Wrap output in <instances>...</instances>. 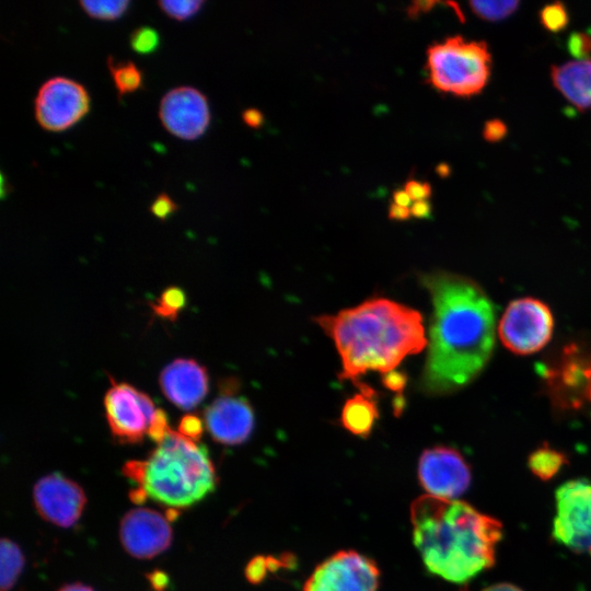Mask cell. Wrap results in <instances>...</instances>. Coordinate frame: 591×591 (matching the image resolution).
<instances>
[{
	"label": "cell",
	"mask_w": 591,
	"mask_h": 591,
	"mask_svg": "<svg viewBox=\"0 0 591 591\" xmlns=\"http://www.w3.org/2000/svg\"><path fill=\"white\" fill-rule=\"evenodd\" d=\"M432 302L427 361L421 387L430 395L450 394L475 380L495 347V311L474 280L448 271L424 275Z\"/></svg>",
	"instance_id": "1"
},
{
	"label": "cell",
	"mask_w": 591,
	"mask_h": 591,
	"mask_svg": "<svg viewBox=\"0 0 591 591\" xmlns=\"http://www.w3.org/2000/svg\"><path fill=\"white\" fill-rule=\"evenodd\" d=\"M413 540L426 568L465 583L496 563L502 524L465 501L424 495L410 508Z\"/></svg>",
	"instance_id": "2"
},
{
	"label": "cell",
	"mask_w": 591,
	"mask_h": 591,
	"mask_svg": "<svg viewBox=\"0 0 591 591\" xmlns=\"http://www.w3.org/2000/svg\"><path fill=\"white\" fill-rule=\"evenodd\" d=\"M315 321L336 345L341 379L355 380L369 371L391 372L427 343L420 313L383 298Z\"/></svg>",
	"instance_id": "3"
},
{
	"label": "cell",
	"mask_w": 591,
	"mask_h": 591,
	"mask_svg": "<svg viewBox=\"0 0 591 591\" xmlns=\"http://www.w3.org/2000/svg\"><path fill=\"white\" fill-rule=\"evenodd\" d=\"M144 462L143 488L150 498L169 508H189L217 487L207 448L172 429Z\"/></svg>",
	"instance_id": "4"
},
{
	"label": "cell",
	"mask_w": 591,
	"mask_h": 591,
	"mask_svg": "<svg viewBox=\"0 0 591 591\" xmlns=\"http://www.w3.org/2000/svg\"><path fill=\"white\" fill-rule=\"evenodd\" d=\"M491 56L482 40L451 36L427 50L429 81L439 91L457 96L478 94L490 74Z\"/></svg>",
	"instance_id": "5"
},
{
	"label": "cell",
	"mask_w": 591,
	"mask_h": 591,
	"mask_svg": "<svg viewBox=\"0 0 591 591\" xmlns=\"http://www.w3.org/2000/svg\"><path fill=\"white\" fill-rule=\"evenodd\" d=\"M540 372L556 409L569 413L591 407V340L564 344L542 362Z\"/></svg>",
	"instance_id": "6"
},
{
	"label": "cell",
	"mask_w": 591,
	"mask_h": 591,
	"mask_svg": "<svg viewBox=\"0 0 591 591\" xmlns=\"http://www.w3.org/2000/svg\"><path fill=\"white\" fill-rule=\"evenodd\" d=\"M554 329L549 306L536 298L511 301L498 326L503 346L517 355H531L547 345Z\"/></svg>",
	"instance_id": "7"
},
{
	"label": "cell",
	"mask_w": 591,
	"mask_h": 591,
	"mask_svg": "<svg viewBox=\"0 0 591 591\" xmlns=\"http://www.w3.org/2000/svg\"><path fill=\"white\" fill-rule=\"evenodd\" d=\"M553 538L578 554L591 556V480L571 479L555 493Z\"/></svg>",
	"instance_id": "8"
},
{
	"label": "cell",
	"mask_w": 591,
	"mask_h": 591,
	"mask_svg": "<svg viewBox=\"0 0 591 591\" xmlns=\"http://www.w3.org/2000/svg\"><path fill=\"white\" fill-rule=\"evenodd\" d=\"M378 565L355 551H339L321 563L304 583L303 591H376Z\"/></svg>",
	"instance_id": "9"
},
{
	"label": "cell",
	"mask_w": 591,
	"mask_h": 591,
	"mask_svg": "<svg viewBox=\"0 0 591 591\" xmlns=\"http://www.w3.org/2000/svg\"><path fill=\"white\" fill-rule=\"evenodd\" d=\"M90 109L85 88L65 77L47 80L35 99V118L48 131H63L81 120Z\"/></svg>",
	"instance_id": "10"
},
{
	"label": "cell",
	"mask_w": 591,
	"mask_h": 591,
	"mask_svg": "<svg viewBox=\"0 0 591 591\" xmlns=\"http://www.w3.org/2000/svg\"><path fill=\"white\" fill-rule=\"evenodd\" d=\"M104 406L114 438L120 443H139L148 432L155 408L152 399L127 383L112 381Z\"/></svg>",
	"instance_id": "11"
},
{
	"label": "cell",
	"mask_w": 591,
	"mask_h": 591,
	"mask_svg": "<svg viewBox=\"0 0 591 591\" xmlns=\"http://www.w3.org/2000/svg\"><path fill=\"white\" fill-rule=\"evenodd\" d=\"M418 478L428 495L453 499L468 489L472 472L457 450L439 445L426 449L421 453Z\"/></svg>",
	"instance_id": "12"
},
{
	"label": "cell",
	"mask_w": 591,
	"mask_h": 591,
	"mask_svg": "<svg viewBox=\"0 0 591 591\" xmlns=\"http://www.w3.org/2000/svg\"><path fill=\"white\" fill-rule=\"evenodd\" d=\"M33 501L44 520L60 528H70L80 519L86 496L74 480L60 473H51L34 485Z\"/></svg>",
	"instance_id": "13"
},
{
	"label": "cell",
	"mask_w": 591,
	"mask_h": 591,
	"mask_svg": "<svg viewBox=\"0 0 591 591\" xmlns=\"http://www.w3.org/2000/svg\"><path fill=\"white\" fill-rule=\"evenodd\" d=\"M172 537L169 520L153 509H132L120 520L121 545L135 558L149 559L163 553L170 547Z\"/></svg>",
	"instance_id": "14"
},
{
	"label": "cell",
	"mask_w": 591,
	"mask_h": 591,
	"mask_svg": "<svg viewBox=\"0 0 591 591\" xmlns=\"http://www.w3.org/2000/svg\"><path fill=\"white\" fill-rule=\"evenodd\" d=\"M159 117L164 128L173 136L194 140L206 131L210 112L207 99L199 90L178 86L162 97Z\"/></svg>",
	"instance_id": "15"
},
{
	"label": "cell",
	"mask_w": 591,
	"mask_h": 591,
	"mask_svg": "<svg viewBox=\"0 0 591 591\" xmlns=\"http://www.w3.org/2000/svg\"><path fill=\"white\" fill-rule=\"evenodd\" d=\"M222 395L205 410L206 427L216 442L236 445L248 439L254 427V414L250 403L232 394L234 384L227 381Z\"/></svg>",
	"instance_id": "16"
},
{
	"label": "cell",
	"mask_w": 591,
	"mask_h": 591,
	"mask_svg": "<svg viewBox=\"0 0 591 591\" xmlns=\"http://www.w3.org/2000/svg\"><path fill=\"white\" fill-rule=\"evenodd\" d=\"M165 397L182 409L196 407L208 393V373L192 359H176L167 364L159 378Z\"/></svg>",
	"instance_id": "17"
},
{
	"label": "cell",
	"mask_w": 591,
	"mask_h": 591,
	"mask_svg": "<svg viewBox=\"0 0 591 591\" xmlns=\"http://www.w3.org/2000/svg\"><path fill=\"white\" fill-rule=\"evenodd\" d=\"M555 88L578 109L591 107V59L552 67Z\"/></svg>",
	"instance_id": "18"
},
{
	"label": "cell",
	"mask_w": 591,
	"mask_h": 591,
	"mask_svg": "<svg viewBox=\"0 0 591 591\" xmlns=\"http://www.w3.org/2000/svg\"><path fill=\"white\" fill-rule=\"evenodd\" d=\"M358 385L359 392L346 401L340 420L352 434L368 438L379 418L376 393L367 384Z\"/></svg>",
	"instance_id": "19"
},
{
	"label": "cell",
	"mask_w": 591,
	"mask_h": 591,
	"mask_svg": "<svg viewBox=\"0 0 591 591\" xmlns=\"http://www.w3.org/2000/svg\"><path fill=\"white\" fill-rule=\"evenodd\" d=\"M568 463L569 460L566 453L546 442L533 450L528 456L529 470L543 482L554 478Z\"/></svg>",
	"instance_id": "20"
},
{
	"label": "cell",
	"mask_w": 591,
	"mask_h": 591,
	"mask_svg": "<svg viewBox=\"0 0 591 591\" xmlns=\"http://www.w3.org/2000/svg\"><path fill=\"white\" fill-rule=\"evenodd\" d=\"M0 589L1 591H9L13 588L24 568L25 557L15 542L3 537L0 541Z\"/></svg>",
	"instance_id": "21"
},
{
	"label": "cell",
	"mask_w": 591,
	"mask_h": 591,
	"mask_svg": "<svg viewBox=\"0 0 591 591\" xmlns=\"http://www.w3.org/2000/svg\"><path fill=\"white\" fill-rule=\"evenodd\" d=\"M107 66L119 96L132 93L142 86V72L132 61L108 57Z\"/></svg>",
	"instance_id": "22"
},
{
	"label": "cell",
	"mask_w": 591,
	"mask_h": 591,
	"mask_svg": "<svg viewBox=\"0 0 591 591\" xmlns=\"http://www.w3.org/2000/svg\"><path fill=\"white\" fill-rule=\"evenodd\" d=\"M129 3L127 0L80 1V5L89 16L105 21H113L120 18L126 12Z\"/></svg>",
	"instance_id": "23"
},
{
	"label": "cell",
	"mask_w": 591,
	"mask_h": 591,
	"mask_svg": "<svg viewBox=\"0 0 591 591\" xmlns=\"http://www.w3.org/2000/svg\"><path fill=\"white\" fill-rule=\"evenodd\" d=\"M185 303L184 291L177 287H170L162 292L154 303H151V308L157 315L174 321Z\"/></svg>",
	"instance_id": "24"
},
{
	"label": "cell",
	"mask_w": 591,
	"mask_h": 591,
	"mask_svg": "<svg viewBox=\"0 0 591 591\" xmlns=\"http://www.w3.org/2000/svg\"><path fill=\"white\" fill-rule=\"evenodd\" d=\"M519 5L518 1H471L472 11L480 19L499 21L513 13Z\"/></svg>",
	"instance_id": "25"
},
{
	"label": "cell",
	"mask_w": 591,
	"mask_h": 591,
	"mask_svg": "<svg viewBox=\"0 0 591 591\" xmlns=\"http://www.w3.org/2000/svg\"><path fill=\"white\" fill-rule=\"evenodd\" d=\"M129 43L134 51L147 55L154 53L158 49L160 36L154 28L150 26H140L131 32Z\"/></svg>",
	"instance_id": "26"
},
{
	"label": "cell",
	"mask_w": 591,
	"mask_h": 591,
	"mask_svg": "<svg viewBox=\"0 0 591 591\" xmlns=\"http://www.w3.org/2000/svg\"><path fill=\"white\" fill-rule=\"evenodd\" d=\"M204 1L200 0H163L159 1L160 9L170 18L177 21H184L195 15L202 7Z\"/></svg>",
	"instance_id": "27"
},
{
	"label": "cell",
	"mask_w": 591,
	"mask_h": 591,
	"mask_svg": "<svg viewBox=\"0 0 591 591\" xmlns=\"http://www.w3.org/2000/svg\"><path fill=\"white\" fill-rule=\"evenodd\" d=\"M540 20L546 30L551 32H559L567 26L569 15L564 3L554 2L545 5L540 11Z\"/></svg>",
	"instance_id": "28"
},
{
	"label": "cell",
	"mask_w": 591,
	"mask_h": 591,
	"mask_svg": "<svg viewBox=\"0 0 591 591\" xmlns=\"http://www.w3.org/2000/svg\"><path fill=\"white\" fill-rule=\"evenodd\" d=\"M567 47L569 53L579 60L589 59L591 55V36L583 32L570 34Z\"/></svg>",
	"instance_id": "29"
},
{
	"label": "cell",
	"mask_w": 591,
	"mask_h": 591,
	"mask_svg": "<svg viewBox=\"0 0 591 591\" xmlns=\"http://www.w3.org/2000/svg\"><path fill=\"white\" fill-rule=\"evenodd\" d=\"M178 433L188 440L198 442L202 434L201 419L197 415L186 414L178 424Z\"/></svg>",
	"instance_id": "30"
},
{
	"label": "cell",
	"mask_w": 591,
	"mask_h": 591,
	"mask_svg": "<svg viewBox=\"0 0 591 591\" xmlns=\"http://www.w3.org/2000/svg\"><path fill=\"white\" fill-rule=\"evenodd\" d=\"M170 430L171 428L169 426L165 412L161 408H158L150 422L147 434L149 436V438H151V440L159 444L163 441Z\"/></svg>",
	"instance_id": "31"
},
{
	"label": "cell",
	"mask_w": 591,
	"mask_h": 591,
	"mask_svg": "<svg viewBox=\"0 0 591 591\" xmlns=\"http://www.w3.org/2000/svg\"><path fill=\"white\" fill-rule=\"evenodd\" d=\"M175 201L166 194H159L150 206L151 213L160 220L167 219L177 210Z\"/></svg>",
	"instance_id": "32"
},
{
	"label": "cell",
	"mask_w": 591,
	"mask_h": 591,
	"mask_svg": "<svg viewBox=\"0 0 591 591\" xmlns=\"http://www.w3.org/2000/svg\"><path fill=\"white\" fill-rule=\"evenodd\" d=\"M146 474V462L139 460H131L124 464L123 475L139 487H143Z\"/></svg>",
	"instance_id": "33"
},
{
	"label": "cell",
	"mask_w": 591,
	"mask_h": 591,
	"mask_svg": "<svg viewBox=\"0 0 591 591\" xmlns=\"http://www.w3.org/2000/svg\"><path fill=\"white\" fill-rule=\"evenodd\" d=\"M267 571L266 558L257 556L253 558L245 568V577L252 583L263 580Z\"/></svg>",
	"instance_id": "34"
},
{
	"label": "cell",
	"mask_w": 591,
	"mask_h": 591,
	"mask_svg": "<svg viewBox=\"0 0 591 591\" xmlns=\"http://www.w3.org/2000/svg\"><path fill=\"white\" fill-rule=\"evenodd\" d=\"M507 126L500 119L488 120L483 129V137L485 140L496 142L501 140L507 135Z\"/></svg>",
	"instance_id": "35"
},
{
	"label": "cell",
	"mask_w": 591,
	"mask_h": 591,
	"mask_svg": "<svg viewBox=\"0 0 591 591\" xmlns=\"http://www.w3.org/2000/svg\"><path fill=\"white\" fill-rule=\"evenodd\" d=\"M413 201L426 200L431 196V186L427 182L409 179L404 188Z\"/></svg>",
	"instance_id": "36"
},
{
	"label": "cell",
	"mask_w": 591,
	"mask_h": 591,
	"mask_svg": "<svg viewBox=\"0 0 591 591\" xmlns=\"http://www.w3.org/2000/svg\"><path fill=\"white\" fill-rule=\"evenodd\" d=\"M146 578L154 591H165L169 588L170 577L161 569H154L146 573Z\"/></svg>",
	"instance_id": "37"
},
{
	"label": "cell",
	"mask_w": 591,
	"mask_h": 591,
	"mask_svg": "<svg viewBox=\"0 0 591 591\" xmlns=\"http://www.w3.org/2000/svg\"><path fill=\"white\" fill-rule=\"evenodd\" d=\"M383 383L386 387L393 391H402L406 383V376L401 372L391 371L385 373Z\"/></svg>",
	"instance_id": "38"
},
{
	"label": "cell",
	"mask_w": 591,
	"mask_h": 591,
	"mask_svg": "<svg viewBox=\"0 0 591 591\" xmlns=\"http://www.w3.org/2000/svg\"><path fill=\"white\" fill-rule=\"evenodd\" d=\"M243 121L252 127L259 128L264 123V116L260 111L256 108H247L242 114Z\"/></svg>",
	"instance_id": "39"
},
{
	"label": "cell",
	"mask_w": 591,
	"mask_h": 591,
	"mask_svg": "<svg viewBox=\"0 0 591 591\" xmlns=\"http://www.w3.org/2000/svg\"><path fill=\"white\" fill-rule=\"evenodd\" d=\"M410 213L415 218H428L431 213V204L428 199L413 201Z\"/></svg>",
	"instance_id": "40"
},
{
	"label": "cell",
	"mask_w": 591,
	"mask_h": 591,
	"mask_svg": "<svg viewBox=\"0 0 591 591\" xmlns=\"http://www.w3.org/2000/svg\"><path fill=\"white\" fill-rule=\"evenodd\" d=\"M412 216L410 208L398 206L394 202L390 205L389 217L394 220H407Z\"/></svg>",
	"instance_id": "41"
},
{
	"label": "cell",
	"mask_w": 591,
	"mask_h": 591,
	"mask_svg": "<svg viewBox=\"0 0 591 591\" xmlns=\"http://www.w3.org/2000/svg\"><path fill=\"white\" fill-rule=\"evenodd\" d=\"M412 201L413 199L405 189H396L393 193V202L398 206L410 208Z\"/></svg>",
	"instance_id": "42"
},
{
	"label": "cell",
	"mask_w": 591,
	"mask_h": 591,
	"mask_svg": "<svg viewBox=\"0 0 591 591\" xmlns=\"http://www.w3.org/2000/svg\"><path fill=\"white\" fill-rule=\"evenodd\" d=\"M128 496H129L130 501L136 505H141L146 502L147 498L149 497L148 493L146 491L143 487L131 489Z\"/></svg>",
	"instance_id": "43"
},
{
	"label": "cell",
	"mask_w": 591,
	"mask_h": 591,
	"mask_svg": "<svg viewBox=\"0 0 591 591\" xmlns=\"http://www.w3.org/2000/svg\"><path fill=\"white\" fill-rule=\"evenodd\" d=\"M483 591H523V590L512 583L501 582V583L489 586L485 588Z\"/></svg>",
	"instance_id": "44"
},
{
	"label": "cell",
	"mask_w": 591,
	"mask_h": 591,
	"mask_svg": "<svg viewBox=\"0 0 591 591\" xmlns=\"http://www.w3.org/2000/svg\"><path fill=\"white\" fill-rule=\"evenodd\" d=\"M58 591H94L91 587L80 582L69 583L61 587Z\"/></svg>",
	"instance_id": "45"
},
{
	"label": "cell",
	"mask_w": 591,
	"mask_h": 591,
	"mask_svg": "<svg viewBox=\"0 0 591 591\" xmlns=\"http://www.w3.org/2000/svg\"><path fill=\"white\" fill-rule=\"evenodd\" d=\"M179 511L176 508H167L165 511V517L169 521H174L178 518Z\"/></svg>",
	"instance_id": "46"
}]
</instances>
